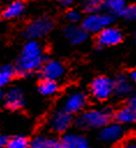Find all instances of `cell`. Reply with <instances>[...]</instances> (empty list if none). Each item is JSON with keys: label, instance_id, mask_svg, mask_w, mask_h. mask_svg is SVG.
<instances>
[{"label": "cell", "instance_id": "1", "mask_svg": "<svg viewBox=\"0 0 136 148\" xmlns=\"http://www.w3.org/2000/svg\"><path fill=\"white\" fill-rule=\"evenodd\" d=\"M44 62V49L37 40H29L22 49L16 62L15 73L20 75L30 74L40 68Z\"/></svg>", "mask_w": 136, "mask_h": 148}, {"label": "cell", "instance_id": "2", "mask_svg": "<svg viewBox=\"0 0 136 148\" xmlns=\"http://www.w3.org/2000/svg\"><path fill=\"white\" fill-rule=\"evenodd\" d=\"M112 119V112L108 109H90L80 114L76 126L82 130L101 128Z\"/></svg>", "mask_w": 136, "mask_h": 148}, {"label": "cell", "instance_id": "3", "mask_svg": "<svg viewBox=\"0 0 136 148\" xmlns=\"http://www.w3.org/2000/svg\"><path fill=\"white\" fill-rule=\"evenodd\" d=\"M113 22V16L107 13H89L83 20H82V28L86 32L91 34H98L104 28L111 25Z\"/></svg>", "mask_w": 136, "mask_h": 148}, {"label": "cell", "instance_id": "4", "mask_svg": "<svg viewBox=\"0 0 136 148\" xmlns=\"http://www.w3.org/2000/svg\"><path fill=\"white\" fill-rule=\"evenodd\" d=\"M53 28V21L50 17H38L31 21L24 29V37L29 40H37L46 36Z\"/></svg>", "mask_w": 136, "mask_h": 148}, {"label": "cell", "instance_id": "5", "mask_svg": "<svg viewBox=\"0 0 136 148\" xmlns=\"http://www.w3.org/2000/svg\"><path fill=\"white\" fill-rule=\"evenodd\" d=\"M90 91L95 99L105 101L113 94V80L107 76H97L90 84Z\"/></svg>", "mask_w": 136, "mask_h": 148}, {"label": "cell", "instance_id": "6", "mask_svg": "<svg viewBox=\"0 0 136 148\" xmlns=\"http://www.w3.org/2000/svg\"><path fill=\"white\" fill-rule=\"evenodd\" d=\"M48 127L54 133H65L73 124V114L65 109L55 110L48 118Z\"/></svg>", "mask_w": 136, "mask_h": 148}, {"label": "cell", "instance_id": "7", "mask_svg": "<svg viewBox=\"0 0 136 148\" xmlns=\"http://www.w3.org/2000/svg\"><path fill=\"white\" fill-rule=\"evenodd\" d=\"M124 128L119 123H108L105 126L100 128L99 132V139L108 145L118 143L120 142L124 136Z\"/></svg>", "mask_w": 136, "mask_h": 148}, {"label": "cell", "instance_id": "8", "mask_svg": "<svg viewBox=\"0 0 136 148\" xmlns=\"http://www.w3.org/2000/svg\"><path fill=\"white\" fill-rule=\"evenodd\" d=\"M66 67L59 60H47L40 66V74L43 79L58 81L65 76Z\"/></svg>", "mask_w": 136, "mask_h": 148}, {"label": "cell", "instance_id": "9", "mask_svg": "<svg viewBox=\"0 0 136 148\" xmlns=\"http://www.w3.org/2000/svg\"><path fill=\"white\" fill-rule=\"evenodd\" d=\"M122 40V32L112 25H108L97 34V44L101 47L115 46Z\"/></svg>", "mask_w": 136, "mask_h": 148}, {"label": "cell", "instance_id": "10", "mask_svg": "<svg viewBox=\"0 0 136 148\" xmlns=\"http://www.w3.org/2000/svg\"><path fill=\"white\" fill-rule=\"evenodd\" d=\"M114 118L116 123L123 125V124H131L136 119V97L131 96L127 104H124L122 108H120L115 114Z\"/></svg>", "mask_w": 136, "mask_h": 148}, {"label": "cell", "instance_id": "11", "mask_svg": "<svg viewBox=\"0 0 136 148\" xmlns=\"http://www.w3.org/2000/svg\"><path fill=\"white\" fill-rule=\"evenodd\" d=\"M86 105V96L84 95V92L82 91H75L69 94L66 99H65V104H63V109L74 114V113H78L81 112Z\"/></svg>", "mask_w": 136, "mask_h": 148}, {"label": "cell", "instance_id": "12", "mask_svg": "<svg viewBox=\"0 0 136 148\" xmlns=\"http://www.w3.org/2000/svg\"><path fill=\"white\" fill-rule=\"evenodd\" d=\"M3 103L8 109L12 110H17L22 108L24 104V97L22 90L17 87H13L8 89V91L3 96Z\"/></svg>", "mask_w": 136, "mask_h": 148}, {"label": "cell", "instance_id": "13", "mask_svg": "<svg viewBox=\"0 0 136 148\" xmlns=\"http://www.w3.org/2000/svg\"><path fill=\"white\" fill-rule=\"evenodd\" d=\"M63 35L67 38V40L74 45L82 44L83 42H85L88 37V32L82 27H78L76 24L67 25L63 30Z\"/></svg>", "mask_w": 136, "mask_h": 148}, {"label": "cell", "instance_id": "14", "mask_svg": "<svg viewBox=\"0 0 136 148\" xmlns=\"http://www.w3.org/2000/svg\"><path fill=\"white\" fill-rule=\"evenodd\" d=\"M29 148H62V146L60 139L52 135L40 134L30 141Z\"/></svg>", "mask_w": 136, "mask_h": 148}, {"label": "cell", "instance_id": "15", "mask_svg": "<svg viewBox=\"0 0 136 148\" xmlns=\"http://www.w3.org/2000/svg\"><path fill=\"white\" fill-rule=\"evenodd\" d=\"M60 141L62 148H90L86 138L75 133L65 134Z\"/></svg>", "mask_w": 136, "mask_h": 148}, {"label": "cell", "instance_id": "16", "mask_svg": "<svg viewBox=\"0 0 136 148\" xmlns=\"http://www.w3.org/2000/svg\"><path fill=\"white\" fill-rule=\"evenodd\" d=\"M133 87L129 82V79L120 75L113 81V94L118 97H127L131 94Z\"/></svg>", "mask_w": 136, "mask_h": 148}, {"label": "cell", "instance_id": "17", "mask_svg": "<svg viewBox=\"0 0 136 148\" xmlns=\"http://www.w3.org/2000/svg\"><path fill=\"white\" fill-rule=\"evenodd\" d=\"M23 12H24V3L21 0H14L2 10L1 15L7 20H13L21 16Z\"/></svg>", "mask_w": 136, "mask_h": 148}, {"label": "cell", "instance_id": "18", "mask_svg": "<svg viewBox=\"0 0 136 148\" xmlns=\"http://www.w3.org/2000/svg\"><path fill=\"white\" fill-rule=\"evenodd\" d=\"M38 89H39V92L41 95H44V96H52V95L58 92L59 83H58V81L43 79L39 82V84H38Z\"/></svg>", "mask_w": 136, "mask_h": 148}, {"label": "cell", "instance_id": "19", "mask_svg": "<svg viewBox=\"0 0 136 148\" xmlns=\"http://www.w3.org/2000/svg\"><path fill=\"white\" fill-rule=\"evenodd\" d=\"M126 6H127L126 0H105L103 8L107 10V14L113 16V15H120Z\"/></svg>", "mask_w": 136, "mask_h": 148}, {"label": "cell", "instance_id": "20", "mask_svg": "<svg viewBox=\"0 0 136 148\" xmlns=\"http://www.w3.org/2000/svg\"><path fill=\"white\" fill-rule=\"evenodd\" d=\"M30 141L24 135H15L8 139L6 148H29Z\"/></svg>", "mask_w": 136, "mask_h": 148}, {"label": "cell", "instance_id": "21", "mask_svg": "<svg viewBox=\"0 0 136 148\" xmlns=\"http://www.w3.org/2000/svg\"><path fill=\"white\" fill-rule=\"evenodd\" d=\"M15 75V69L10 65H5L0 68V86L3 87L12 81Z\"/></svg>", "mask_w": 136, "mask_h": 148}, {"label": "cell", "instance_id": "22", "mask_svg": "<svg viewBox=\"0 0 136 148\" xmlns=\"http://www.w3.org/2000/svg\"><path fill=\"white\" fill-rule=\"evenodd\" d=\"M105 0H84L83 1V8L88 13H95L100 12L103 9Z\"/></svg>", "mask_w": 136, "mask_h": 148}, {"label": "cell", "instance_id": "23", "mask_svg": "<svg viewBox=\"0 0 136 148\" xmlns=\"http://www.w3.org/2000/svg\"><path fill=\"white\" fill-rule=\"evenodd\" d=\"M124 20L127 21H134L136 18V7L134 5H129V6H126L124 9L121 12L120 14Z\"/></svg>", "mask_w": 136, "mask_h": 148}, {"label": "cell", "instance_id": "24", "mask_svg": "<svg viewBox=\"0 0 136 148\" xmlns=\"http://www.w3.org/2000/svg\"><path fill=\"white\" fill-rule=\"evenodd\" d=\"M66 17H67V20H68L70 23L75 24V23H77V22L81 20V13H80V12H77V10L70 9V10H68V12H67Z\"/></svg>", "mask_w": 136, "mask_h": 148}, {"label": "cell", "instance_id": "25", "mask_svg": "<svg viewBox=\"0 0 136 148\" xmlns=\"http://www.w3.org/2000/svg\"><path fill=\"white\" fill-rule=\"evenodd\" d=\"M8 136L7 135H2L0 134V148H6L7 143H8Z\"/></svg>", "mask_w": 136, "mask_h": 148}, {"label": "cell", "instance_id": "26", "mask_svg": "<svg viewBox=\"0 0 136 148\" xmlns=\"http://www.w3.org/2000/svg\"><path fill=\"white\" fill-rule=\"evenodd\" d=\"M118 148H136V145H135L134 141H128V142L121 145V146L118 147Z\"/></svg>", "mask_w": 136, "mask_h": 148}, {"label": "cell", "instance_id": "27", "mask_svg": "<svg viewBox=\"0 0 136 148\" xmlns=\"http://www.w3.org/2000/svg\"><path fill=\"white\" fill-rule=\"evenodd\" d=\"M75 0H58V2L62 6H70L71 3H74Z\"/></svg>", "mask_w": 136, "mask_h": 148}, {"label": "cell", "instance_id": "28", "mask_svg": "<svg viewBox=\"0 0 136 148\" xmlns=\"http://www.w3.org/2000/svg\"><path fill=\"white\" fill-rule=\"evenodd\" d=\"M128 79L134 82V81L136 80V71H131V72L129 73V77H128Z\"/></svg>", "mask_w": 136, "mask_h": 148}, {"label": "cell", "instance_id": "29", "mask_svg": "<svg viewBox=\"0 0 136 148\" xmlns=\"http://www.w3.org/2000/svg\"><path fill=\"white\" fill-rule=\"evenodd\" d=\"M2 101H3V95H2V92L0 91V103H1Z\"/></svg>", "mask_w": 136, "mask_h": 148}, {"label": "cell", "instance_id": "30", "mask_svg": "<svg viewBox=\"0 0 136 148\" xmlns=\"http://www.w3.org/2000/svg\"><path fill=\"white\" fill-rule=\"evenodd\" d=\"M0 89H1V86H0Z\"/></svg>", "mask_w": 136, "mask_h": 148}]
</instances>
